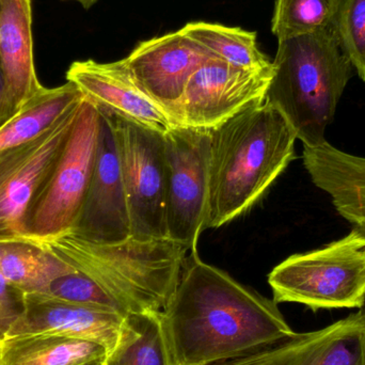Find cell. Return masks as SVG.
<instances>
[{
    "mask_svg": "<svg viewBox=\"0 0 365 365\" xmlns=\"http://www.w3.org/2000/svg\"><path fill=\"white\" fill-rule=\"evenodd\" d=\"M190 252L162 311L173 365L223 364L295 336L274 299Z\"/></svg>",
    "mask_w": 365,
    "mask_h": 365,
    "instance_id": "cell-1",
    "label": "cell"
},
{
    "mask_svg": "<svg viewBox=\"0 0 365 365\" xmlns=\"http://www.w3.org/2000/svg\"><path fill=\"white\" fill-rule=\"evenodd\" d=\"M297 135L265 101L210 130L206 229L248 212L295 158Z\"/></svg>",
    "mask_w": 365,
    "mask_h": 365,
    "instance_id": "cell-2",
    "label": "cell"
},
{
    "mask_svg": "<svg viewBox=\"0 0 365 365\" xmlns=\"http://www.w3.org/2000/svg\"><path fill=\"white\" fill-rule=\"evenodd\" d=\"M40 245L91 279L130 312H162L177 289L188 249L169 238L98 244L68 233Z\"/></svg>",
    "mask_w": 365,
    "mask_h": 365,
    "instance_id": "cell-3",
    "label": "cell"
},
{
    "mask_svg": "<svg viewBox=\"0 0 365 365\" xmlns=\"http://www.w3.org/2000/svg\"><path fill=\"white\" fill-rule=\"evenodd\" d=\"M278 42L266 101L284 115L304 147H319L326 143L353 66L332 31Z\"/></svg>",
    "mask_w": 365,
    "mask_h": 365,
    "instance_id": "cell-4",
    "label": "cell"
},
{
    "mask_svg": "<svg viewBox=\"0 0 365 365\" xmlns=\"http://www.w3.org/2000/svg\"><path fill=\"white\" fill-rule=\"evenodd\" d=\"M274 302L304 304L313 312L362 309L365 304V237L353 230L322 249L294 255L268 276Z\"/></svg>",
    "mask_w": 365,
    "mask_h": 365,
    "instance_id": "cell-5",
    "label": "cell"
},
{
    "mask_svg": "<svg viewBox=\"0 0 365 365\" xmlns=\"http://www.w3.org/2000/svg\"><path fill=\"white\" fill-rule=\"evenodd\" d=\"M100 124V111L83 96L68 143L30 208V242H48L74 230L93 177Z\"/></svg>",
    "mask_w": 365,
    "mask_h": 365,
    "instance_id": "cell-6",
    "label": "cell"
},
{
    "mask_svg": "<svg viewBox=\"0 0 365 365\" xmlns=\"http://www.w3.org/2000/svg\"><path fill=\"white\" fill-rule=\"evenodd\" d=\"M96 107L107 115L113 128L130 214V236L136 240L168 238L164 134Z\"/></svg>",
    "mask_w": 365,
    "mask_h": 365,
    "instance_id": "cell-7",
    "label": "cell"
},
{
    "mask_svg": "<svg viewBox=\"0 0 365 365\" xmlns=\"http://www.w3.org/2000/svg\"><path fill=\"white\" fill-rule=\"evenodd\" d=\"M164 137L167 237L197 250L207 218L210 130L173 126Z\"/></svg>",
    "mask_w": 365,
    "mask_h": 365,
    "instance_id": "cell-8",
    "label": "cell"
},
{
    "mask_svg": "<svg viewBox=\"0 0 365 365\" xmlns=\"http://www.w3.org/2000/svg\"><path fill=\"white\" fill-rule=\"evenodd\" d=\"M274 64L261 68L232 66L218 58L202 64L170 115L173 126L212 130L267 98Z\"/></svg>",
    "mask_w": 365,
    "mask_h": 365,
    "instance_id": "cell-9",
    "label": "cell"
},
{
    "mask_svg": "<svg viewBox=\"0 0 365 365\" xmlns=\"http://www.w3.org/2000/svg\"><path fill=\"white\" fill-rule=\"evenodd\" d=\"M81 102L44 134L0 156V242L29 240L30 208L68 143Z\"/></svg>",
    "mask_w": 365,
    "mask_h": 365,
    "instance_id": "cell-10",
    "label": "cell"
},
{
    "mask_svg": "<svg viewBox=\"0 0 365 365\" xmlns=\"http://www.w3.org/2000/svg\"><path fill=\"white\" fill-rule=\"evenodd\" d=\"M98 111L100 136L93 177L71 233L98 244H115L130 237V214L113 128L107 115Z\"/></svg>",
    "mask_w": 365,
    "mask_h": 365,
    "instance_id": "cell-11",
    "label": "cell"
},
{
    "mask_svg": "<svg viewBox=\"0 0 365 365\" xmlns=\"http://www.w3.org/2000/svg\"><path fill=\"white\" fill-rule=\"evenodd\" d=\"M214 58L181 29L143 41L124 60L139 87L170 118L193 73Z\"/></svg>",
    "mask_w": 365,
    "mask_h": 365,
    "instance_id": "cell-12",
    "label": "cell"
},
{
    "mask_svg": "<svg viewBox=\"0 0 365 365\" xmlns=\"http://www.w3.org/2000/svg\"><path fill=\"white\" fill-rule=\"evenodd\" d=\"M216 365H365V310L297 334L252 355Z\"/></svg>",
    "mask_w": 365,
    "mask_h": 365,
    "instance_id": "cell-13",
    "label": "cell"
},
{
    "mask_svg": "<svg viewBox=\"0 0 365 365\" xmlns=\"http://www.w3.org/2000/svg\"><path fill=\"white\" fill-rule=\"evenodd\" d=\"M66 81L96 106L135 123L163 134L173 126L165 109L139 87L124 59L110 63L91 59L73 62Z\"/></svg>",
    "mask_w": 365,
    "mask_h": 365,
    "instance_id": "cell-14",
    "label": "cell"
},
{
    "mask_svg": "<svg viewBox=\"0 0 365 365\" xmlns=\"http://www.w3.org/2000/svg\"><path fill=\"white\" fill-rule=\"evenodd\" d=\"M123 319L118 313L66 302L46 294H28L25 312L14 324L8 336L60 334L98 343L108 353L117 342Z\"/></svg>",
    "mask_w": 365,
    "mask_h": 365,
    "instance_id": "cell-15",
    "label": "cell"
},
{
    "mask_svg": "<svg viewBox=\"0 0 365 365\" xmlns=\"http://www.w3.org/2000/svg\"><path fill=\"white\" fill-rule=\"evenodd\" d=\"M0 66L11 119L44 88L34 64L31 0H0Z\"/></svg>",
    "mask_w": 365,
    "mask_h": 365,
    "instance_id": "cell-16",
    "label": "cell"
},
{
    "mask_svg": "<svg viewBox=\"0 0 365 365\" xmlns=\"http://www.w3.org/2000/svg\"><path fill=\"white\" fill-rule=\"evenodd\" d=\"M304 148V167L315 186L331 197L339 214L365 237V158L340 151L327 141Z\"/></svg>",
    "mask_w": 365,
    "mask_h": 365,
    "instance_id": "cell-17",
    "label": "cell"
},
{
    "mask_svg": "<svg viewBox=\"0 0 365 365\" xmlns=\"http://www.w3.org/2000/svg\"><path fill=\"white\" fill-rule=\"evenodd\" d=\"M98 343L55 334L6 336L0 343V365H81L106 356Z\"/></svg>",
    "mask_w": 365,
    "mask_h": 365,
    "instance_id": "cell-18",
    "label": "cell"
},
{
    "mask_svg": "<svg viewBox=\"0 0 365 365\" xmlns=\"http://www.w3.org/2000/svg\"><path fill=\"white\" fill-rule=\"evenodd\" d=\"M83 98L81 90L70 81L59 87L43 88L0 126V156L44 134Z\"/></svg>",
    "mask_w": 365,
    "mask_h": 365,
    "instance_id": "cell-19",
    "label": "cell"
},
{
    "mask_svg": "<svg viewBox=\"0 0 365 365\" xmlns=\"http://www.w3.org/2000/svg\"><path fill=\"white\" fill-rule=\"evenodd\" d=\"M73 272L72 266L38 242H0V274L26 295L44 293L53 280Z\"/></svg>",
    "mask_w": 365,
    "mask_h": 365,
    "instance_id": "cell-20",
    "label": "cell"
},
{
    "mask_svg": "<svg viewBox=\"0 0 365 365\" xmlns=\"http://www.w3.org/2000/svg\"><path fill=\"white\" fill-rule=\"evenodd\" d=\"M104 365H173L162 312H130L124 317L115 346Z\"/></svg>",
    "mask_w": 365,
    "mask_h": 365,
    "instance_id": "cell-21",
    "label": "cell"
},
{
    "mask_svg": "<svg viewBox=\"0 0 365 365\" xmlns=\"http://www.w3.org/2000/svg\"><path fill=\"white\" fill-rule=\"evenodd\" d=\"M182 30L215 57L232 66L261 68L272 63L259 51L255 32L206 21L186 24Z\"/></svg>",
    "mask_w": 365,
    "mask_h": 365,
    "instance_id": "cell-22",
    "label": "cell"
},
{
    "mask_svg": "<svg viewBox=\"0 0 365 365\" xmlns=\"http://www.w3.org/2000/svg\"><path fill=\"white\" fill-rule=\"evenodd\" d=\"M338 0H276L272 31L278 41L319 31L334 32Z\"/></svg>",
    "mask_w": 365,
    "mask_h": 365,
    "instance_id": "cell-23",
    "label": "cell"
},
{
    "mask_svg": "<svg viewBox=\"0 0 365 365\" xmlns=\"http://www.w3.org/2000/svg\"><path fill=\"white\" fill-rule=\"evenodd\" d=\"M334 34L365 83V0H338Z\"/></svg>",
    "mask_w": 365,
    "mask_h": 365,
    "instance_id": "cell-24",
    "label": "cell"
},
{
    "mask_svg": "<svg viewBox=\"0 0 365 365\" xmlns=\"http://www.w3.org/2000/svg\"><path fill=\"white\" fill-rule=\"evenodd\" d=\"M43 294L66 302L110 311L122 317L128 314L120 302L103 291L94 281L77 270L53 280Z\"/></svg>",
    "mask_w": 365,
    "mask_h": 365,
    "instance_id": "cell-25",
    "label": "cell"
},
{
    "mask_svg": "<svg viewBox=\"0 0 365 365\" xmlns=\"http://www.w3.org/2000/svg\"><path fill=\"white\" fill-rule=\"evenodd\" d=\"M26 294L0 274V343L25 312Z\"/></svg>",
    "mask_w": 365,
    "mask_h": 365,
    "instance_id": "cell-26",
    "label": "cell"
},
{
    "mask_svg": "<svg viewBox=\"0 0 365 365\" xmlns=\"http://www.w3.org/2000/svg\"><path fill=\"white\" fill-rule=\"evenodd\" d=\"M6 103V91H4V75H2L1 66H0V113L4 107Z\"/></svg>",
    "mask_w": 365,
    "mask_h": 365,
    "instance_id": "cell-27",
    "label": "cell"
},
{
    "mask_svg": "<svg viewBox=\"0 0 365 365\" xmlns=\"http://www.w3.org/2000/svg\"><path fill=\"white\" fill-rule=\"evenodd\" d=\"M96 1H98V0H78L79 4L85 9L91 8Z\"/></svg>",
    "mask_w": 365,
    "mask_h": 365,
    "instance_id": "cell-28",
    "label": "cell"
},
{
    "mask_svg": "<svg viewBox=\"0 0 365 365\" xmlns=\"http://www.w3.org/2000/svg\"><path fill=\"white\" fill-rule=\"evenodd\" d=\"M81 365H104V358H102V359L94 360V361L88 362V364Z\"/></svg>",
    "mask_w": 365,
    "mask_h": 365,
    "instance_id": "cell-29",
    "label": "cell"
},
{
    "mask_svg": "<svg viewBox=\"0 0 365 365\" xmlns=\"http://www.w3.org/2000/svg\"><path fill=\"white\" fill-rule=\"evenodd\" d=\"M76 1H78V0H76Z\"/></svg>",
    "mask_w": 365,
    "mask_h": 365,
    "instance_id": "cell-30",
    "label": "cell"
}]
</instances>
